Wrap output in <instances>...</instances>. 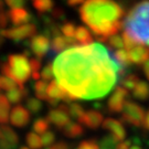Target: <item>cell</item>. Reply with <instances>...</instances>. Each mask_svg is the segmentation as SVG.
Instances as JSON below:
<instances>
[{"label":"cell","mask_w":149,"mask_h":149,"mask_svg":"<svg viewBox=\"0 0 149 149\" xmlns=\"http://www.w3.org/2000/svg\"><path fill=\"white\" fill-rule=\"evenodd\" d=\"M33 130L36 134H45L47 132H49V127H50V123H49L48 119L45 118H38L34 120L33 125Z\"/></svg>","instance_id":"25"},{"label":"cell","mask_w":149,"mask_h":149,"mask_svg":"<svg viewBox=\"0 0 149 149\" xmlns=\"http://www.w3.org/2000/svg\"><path fill=\"white\" fill-rule=\"evenodd\" d=\"M70 111H69V115L70 116H72V117L74 118V119H77L79 122H80L82 117L84 116V114H85V111H84V108L81 106L80 104H71L69 106Z\"/></svg>","instance_id":"29"},{"label":"cell","mask_w":149,"mask_h":149,"mask_svg":"<svg viewBox=\"0 0 149 149\" xmlns=\"http://www.w3.org/2000/svg\"><path fill=\"white\" fill-rule=\"evenodd\" d=\"M9 16V20H10L15 26L20 27V26H24L26 23L31 20V13L24 8H19V9H12L8 12Z\"/></svg>","instance_id":"14"},{"label":"cell","mask_w":149,"mask_h":149,"mask_svg":"<svg viewBox=\"0 0 149 149\" xmlns=\"http://www.w3.org/2000/svg\"><path fill=\"white\" fill-rule=\"evenodd\" d=\"M75 40L77 43H81L82 47H86V45H91L93 44V38L90 31L84 27H79L76 29L75 32Z\"/></svg>","instance_id":"19"},{"label":"cell","mask_w":149,"mask_h":149,"mask_svg":"<svg viewBox=\"0 0 149 149\" xmlns=\"http://www.w3.org/2000/svg\"><path fill=\"white\" fill-rule=\"evenodd\" d=\"M17 86L19 85L13 80H11V79L7 77V76L0 75V87L1 88H3V90L8 92V91H11L13 90V88H17Z\"/></svg>","instance_id":"32"},{"label":"cell","mask_w":149,"mask_h":149,"mask_svg":"<svg viewBox=\"0 0 149 149\" xmlns=\"http://www.w3.org/2000/svg\"><path fill=\"white\" fill-rule=\"evenodd\" d=\"M117 141L112 136L104 137L101 141V149H116Z\"/></svg>","instance_id":"35"},{"label":"cell","mask_w":149,"mask_h":149,"mask_svg":"<svg viewBox=\"0 0 149 149\" xmlns=\"http://www.w3.org/2000/svg\"><path fill=\"white\" fill-rule=\"evenodd\" d=\"M145 117V109L140 105L130 101L126 102L122 115V119L124 122L136 127H140L141 124H144Z\"/></svg>","instance_id":"5"},{"label":"cell","mask_w":149,"mask_h":149,"mask_svg":"<svg viewBox=\"0 0 149 149\" xmlns=\"http://www.w3.org/2000/svg\"><path fill=\"white\" fill-rule=\"evenodd\" d=\"M133 95L135 98L140 101H146L149 98V84L145 81H140L138 85L133 91Z\"/></svg>","instance_id":"20"},{"label":"cell","mask_w":149,"mask_h":149,"mask_svg":"<svg viewBox=\"0 0 149 149\" xmlns=\"http://www.w3.org/2000/svg\"><path fill=\"white\" fill-rule=\"evenodd\" d=\"M20 149H30V148H28V147H21Z\"/></svg>","instance_id":"47"},{"label":"cell","mask_w":149,"mask_h":149,"mask_svg":"<svg viewBox=\"0 0 149 149\" xmlns=\"http://www.w3.org/2000/svg\"><path fill=\"white\" fill-rule=\"evenodd\" d=\"M130 145H132L130 140H123L116 145V149H130L132 148Z\"/></svg>","instance_id":"41"},{"label":"cell","mask_w":149,"mask_h":149,"mask_svg":"<svg viewBox=\"0 0 149 149\" xmlns=\"http://www.w3.org/2000/svg\"><path fill=\"white\" fill-rule=\"evenodd\" d=\"M106 43H108V45L112 49H115L116 51H117V50H123V48H125L124 39H123V37L119 36V34H114L112 37H109L107 39Z\"/></svg>","instance_id":"28"},{"label":"cell","mask_w":149,"mask_h":149,"mask_svg":"<svg viewBox=\"0 0 149 149\" xmlns=\"http://www.w3.org/2000/svg\"><path fill=\"white\" fill-rule=\"evenodd\" d=\"M100 145L95 140H83L80 145L76 147V149H100Z\"/></svg>","instance_id":"37"},{"label":"cell","mask_w":149,"mask_h":149,"mask_svg":"<svg viewBox=\"0 0 149 149\" xmlns=\"http://www.w3.org/2000/svg\"><path fill=\"white\" fill-rule=\"evenodd\" d=\"M30 66H31V71H32V79L36 81L40 80V69H41V60L38 59V58H34V59L30 60Z\"/></svg>","instance_id":"31"},{"label":"cell","mask_w":149,"mask_h":149,"mask_svg":"<svg viewBox=\"0 0 149 149\" xmlns=\"http://www.w3.org/2000/svg\"><path fill=\"white\" fill-rule=\"evenodd\" d=\"M144 126H145V128H146L147 130H149V111L147 112V114H146V117H145V122H144Z\"/></svg>","instance_id":"45"},{"label":"cell","mask_w":149,"mask_h":149,"mask_svg":"<svg viewBox=\"0 0 149 149\" xmlns=\"http://www.w3.org/2000/svg\"><path fill=\"white\" fill-rule=\"evenodd\" d=\"M27 108L32 114H38L42 109V103L37 97H28L27 98Z\"/></svg>","instance_id":"30"},{"label":"cell","mask_w":149,"mask_h":149,"mask_svg":"<svg viewBox=\"0 0 149 149\" xmlns=\"http://www.w3.org/2000/svg\"><path fill=\"white\" fill-rule=\"evenodd\" d=\"M30 48H31L32 52L37 55L38 59L43 58L51 48L49 37H45L43 34L34 36L30 41Z\"/></svg>","instance_id":"8"},{"label":"cell","mask_w":149,"mask_h":149,"mask_svg":"<svg viewBox=\"0 0 149 149\" xmlns=\"http://www.w3.org/2000/svg\"><path fill=\"white\" fill-rule=\"evenodd\" d=\"M32 5L34 7V9H37L39 12L44 13V12L53 10L54 3L50 0H36V1H33Z\"/></svg>","instance_id":"27"},{"label":"cell","mask_w":149,"mask_h":149,"mask_svg":"<svg viewBox=\"0 0 149 149\" xmlns=\"http://www.w3.org/2000/svg\"><path fill=\"white\" fill-rule=\"evenodd\" d=\"M139 77L135 74H128L122 80V86L126 90H135V87L138 85Z\"/></svg>","instance_id":"26"},{"label":"cell","mask_w":149,"mask_h":149,"mask_svg":"<svg viewBox=\"0 0 149 149\" xmlns=\"http://www.w3.org/2000/svg\"><path fill=\"white\" fill-rule=\"evenodd\" d=\"M48 98L50 100H54V101H64L66 103L72 102L74 98L70 95L66 91L62 88L61 86L58 84L56 81H52L50 82L48 86Z\"/></svg>","instance_id":"12"},{"label":"cell","mask_w":149,"mask_h":149,"mask_svg":"<svg viewBox=\"0 0 149 149\" xmlns=\"http://www.w3.org/2000/svg\"><path fill=\"white\" fill-rule=\"evenodd\" d=\"M41 77L43 79V81L48 82V81H53L54 77V71H53V64H48L41 72Z\"/></svg>","instance_id":"34"},{"label":"cell","mask_w":149,"mask_h":149,"mask_svg":"<svg viewBox=\"0 0 149 149\" xmlns=\"http://www.w3.org/2000/svg\"><path fill=\"white\" fill-rule=\"evenodd\" d=\"M9 101L6 97V95L0 94V124L1 125H6L8 120H9Z\"/></svg>","instance_id":"21"},{"label":"cell","mask_w":149,"mask_h":149,"mask_svg":"<svg viewBox=\"0 0 149 149\" xmlns=\"http://www.w3.org/2000/svg\"><path fill=\"white\" fill-rule=\"evenodd\" d=\"M1 72L19 86H23L30 76H32L30 61L24 54H11L8 56L7 62L0 64Z\"/></svg>","instance_id":"4"},{"label":"cell","mask_w":149,"mask_h":149,"mask_svg":"<svg viewBox=\"0 0 149 149\" xmlns=\"http://www.w3.org/2000/svg\"><path fill=\"white\" fill-rule=\"evenodd\" d=\"M24 1L23 0H7L6 1V5L9 6L10 7V9H19V8H21L22 6H24Z\"/></svg>","instance_id":"38"},{"label":"cell","mask_w":149,"mask_h":149,"mask_svg":"<svg viewBox=\"0 0 149 149\" xmlns=\"http://www.w3.org/2000/svg\"><path fill=\"white\" fill-rule=\"evenodd\" d=\"M103 122H104L103 115H102V113L97 112V111H88V112H85L84 116L80 120L81 124L85 125L86 127L91 128V129L98 128L101 125H103Z\"/></svg>","instance_id":"15"},{"label":"cell","mask_w":149,"mask_h":149,"mask_svg":"<svg viewBox=\"0 0 149 149\" xmlns=\"http://www.w3.org/2000/svg\"><path fill=\"white\" fill-rule=\"evenodd\" d=\"M124 32L136 43L149 45V1H141L123 21Z\"/></svg>","instance_id":"3"},{"label":"cell","mask_w":149,"mask_h":149,"mask_svg":"<svg viewBox=\"0 0 149 149\" xmlns=\"http://www.w3.org/2000/svg\"><path fill=\"white\" fill-rule=\"evenodd\" d=\"M47 119L49 120V123L53 124L55 127L63 129L70 123V115L60 109H51L49 112Z\"/></svg>","instance_id":"16"},{"label":"cell","mask_w":149,"mask_h":149,"mask_svg":"<svg viewBox=\"0 0 149 149\" xmlns=\"http://www.w3.org/2000/svg\"><path fill=\"white\" fill-rule=\"evenodd\" d=\"M26 141L30 149H41L42 148V139L39 137V135L34 132H30L26 136Z\"/></svg>","instance_id":"24"},{"label":"cell","mask_w":149,"mask_h":149,"mask_svg":"<svg viewBox=\"0 0 149 149\" xmlns=\"http://www.w3.org/2000/svg\"><path fill=\"white\" fill-rule=\"evenodd\" d=\"M103 128L106 129L108 132H111L112 134V137L116 141H123L125 136H126V130L120 122H118L114 118H106L104 122H103Z\"/></svg>","instance_id":"11"},{"label":"cell","mask_w":149,"mask_h":149,"mask_svg":"<svg viewBox=\"0 0 149 149\" xmlns=\"http://www.w3.org/2000/svg\"><path fill=\"white\" fill-rule=\"evenodd\" d=\"M48 83L43 80H39L34 83V93L38 100H48Z\"/></svg>","instance_id":"22"},{"label":"cell","mask_w":149,"mask_h":149,"mask_svg":"<svg viewBox=\"0 0 149 149\" xmlns=\"http://www.w3.org/2000/svg\"><path fill=\"white\" fill-rule=\"evenodd\" d=\"M52 17L55 19H63L64 18V11L62 8H54L52 10Z\"/></svg>","instance_id":"40"},{"label":"cell","mask_w":149,"mask_h":149,"mask_svg":"<svg viewBox=\"0 0 149 149\" xmlns=\"http://www.w3.org/2000/svg\"><path fill=\"white\" fill-rule=\"evenodd\" d=\"M48 149H69V146L65 144L64 141H59L56 144H53L51 147H49Z\"/></svg>","instance_id":"42"},{"label":"cell","mask_w":149,"mask_h":149,"mask_svg":"<svg viewBox=\"0 0 149 149\" xmlns=\"http://www.w3.org/2000/svg\"><path fill=\"white\" fill-rule=\"evenodd\" d=\"M41 139H42V144L43 146H45V147H51L52 145H53V143L55 141V135H54L53 132H47L45 134H43L42 137H41Z\"/></svg>","instance_id":"36"},{"label":"cell","mask_w":149,"mask_h":149,"mask_svg":"<svg viewBox=\"0 0 149 149\" xmlns=\"http://www.w3.org/2000/svg\"><path fill=\"white\" fill-rule=\"evenodd\" d=\"M128 56L130 62L136 65L145 64L149 60V48L143 45H136L135 48L128 51Z\"/></svg>","instance_id":"13"},{"label":"cell","mask_w":149,"mask_h":149,"mask_svg":"<svg viewBox=\"0 0 149 149\" xmlns=\"http://www.w3.org/2000/svg\"><path fill=\"white\" fill-rule=\"evenodd\" d=\"M83 3H84V1H82V0H70V1H68V6H70V7L83 5Z\"/></svg>","instance_id":"43"},{"label":"cell","mask_w":149,"mask_h":149,"mask_svg":"<svg viewBox=\"0 0 149 149\" xmlns=\"http://www.w3.org/2000/svg\"><path fill=\"white\" fill-rule=\"evenodd\" d=\"M63 134L69 138H76L84 134V128L79 123L70 122L65 127L62 129Z\"/></svg>","instance_id":"17"},{"label":"cell","mask_w":149,"mask_h":149,"mask_svg":"<svg viewBox=\"0 0 149 149\" xmlns=\"http://www.w3.org/2000/svg\"><path fill=\"white\" fill-rule=\"evenodd\" d=\"M114 59L116 60V62H117L122 68L124 69H127L129 68V65H130V60H129V56H128V52L126 50H117V51H115L114 53Z\"/></svg>","instance_id":"23"},{"label":"cell","mask_w":149,"mask_h":149,"mask_svg":"<svg viewBox=\"0 0 149 149\" xmlns=\"http://www.w3.org/2000/svg\"><path fill=\"white\" fill-rule=\"evenodd\" d=\"M124 9L114 1L107 0H90L84 2L80 8V17L96 34L101 42L122 29V18Z\"/></svg>","instance_id":"2"},{"label":"cell","mask_w":149,"mask_h":149,"mask_svg":"<svg viewBox=\"0 0 149 149\" xmlns=\"http://www.w3.org/2000/svg\"><path fill=\"white\" fill-rule=\"evenodd\" d=\"M36 33H37V27L34 24H24V26H20V27L3 29L0 32L1 37L8 38L16 42L22 41L27 38H33L36 36Z\"/></svg>","instance_id":"6"},{"label":"cell","mask_w":149,"mask_h":149,"mask_svg":"<svg viewBox=\"0 0 149 149\" xmlns=\"http://www.w3.org/2000/svg\"><path fill=\"white\" fill-rule=\"evenodd\" d=\"M128 97V91L122 85L117 86L108 100V109L112 113H119L124 109L126 104V98Z\"/></svg>","instance_id":"7"},{"label":"cell","mask_w":149,"mask_h":149,"mask_svg":"<svg viewBox=\"0 0 149 149\" xmlns=\"http://www.w3.org/2000/svg\"><path fill=\"white\" fill-rule=\"evenodd\" d=\"M144 74L146 76V79L149 81V60L144 64Z\"/></svg>","instance_id":"44"},{"label":"cell","mask_w":149,"mask_h":149,"mask_svg":"<svg viewBox=\"0 0 149 149\" xmlns=\"http://www.w3.org/2000/svg\"><path fill=\"white\" fill-rule=\"evenodd\" d=\"M122 66L103 44L71 48L53 62L55 80L74 100H101L117 82Z\"/></svg>","instance_id":"1"},{"label":"cell","mask_w":149,"mask_h":149,"mask_svg":"<svg viewBox=\"0 0 149 149\" xmlns=\"http://www.w3.org/2000/svg\"><path fill=\"white\" fill-rule=\"evenodd\" d=\"M130 149H141V148H140L139 146H133V147H132Z\"/></svg>","instance_id":"46"},{"label":"cell","mask_w":149,"mask_h":149,"mask_svg":"<svg viewBox=\"0 0 149 149\" xmlns=\"http://www.w3.org/2000/svg\"><path fill=\"white\" fill-rule=\"evenodd\" d=\"M31 119V115L21 105H17L12 108L10 113V122L16 127H24L27 126Z\"/></svg>","instance_id":"10"},{"label":"cell","mask_w":149,"mask_h":149,"mask_svg":"<svg viewBox=\"0 0 149 149\" xmlns=\"http://www.w3.org/2000/svg\"><path fill=\"white\" fill-rule=\"evenodd\" d=\"M19 138L17 134L7 125L0 126V149H13L17 147Z\"/></svg>","instance_id":"9"},{"label":"cell","mask_w":149,"mask_h":149,"mask_svg":"<svg viewBox=\"0 0 149 149\" xmlns=\"http://www.w3.org/2000/svg\"><path fill=\"white\" fill-rule=\"evenodd\" d=\"M123 39H124V44H125V48L127 49L128 51L129 50H132L133 48H135L136 47V42L134 41V40H132L130 38L128 37L127 34L124 32L123 33Z\"/></svg>","instance_id":"39"},{"label":"cell","mask_w":149,"mask_h":149,"mask_svg":"<svg viewBox=\"0 0 149 149\" xmlns=\"http://www.w3.org/2000/svg\"><path fill=\"white\" fill-rule=\"evenodd\" d=\"M28 95V91L27 88H24L23 86H19L17 88H13L11 91H8L6 97L8 98V101L12 103V104H18Z\"/></svg>","instance_id":"18"},{"label":"cell","mask_w":149,"mask_h":149,"mask_svg":"<svg viewBox=\"0 0 149 149\" xmlns=\"http://www.w3.org/2000/svg\"><path fill=\"white\" fill-rule=\"evenodd\" d=\"M61 32L63 33L64 37L66 38H74L75 32H76V28H75L74 23L72 22H66L61 27Z\"/></svg>","instance_id":"33"}]
</instances>
